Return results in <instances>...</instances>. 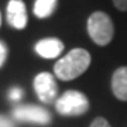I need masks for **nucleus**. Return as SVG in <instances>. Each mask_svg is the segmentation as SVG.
Wrapping results in <instances>:
<instances>
[{"label":"nucleus","mask_w":127,"mask_h":127,"mask_svg":"<svg viewBox=\"0 0 127 127\" xmlns=\"http://www.w3.org/2000/svg\"><path fill=\"white\" fill-rule=\"evenodd\" d=\"M91 54L83 48H73L54 65L55 76L61 81H72L86 72L91 65Z\"/></svg>","instance_id":"f257e3e1"},{"label":"nucleus","mask_w":127,"mask_h":127,"mask_svg":"<svg viewBox=\"0 0 127 127\" xmlns=\"http://www.w3.org/2000/svg\"><path fill=\"white\" fill-rule=\"evenodd\" d=\"M88 34L96 45L104 47L113 40L114 24L107 13L95 11L88 18Z\"/></svg>","instance_id":"f03ea898"},{"label":"nucleus","mask_w":127,"mask_h":127,"mask_svg":"<svg viewBox=\"0 0 127 127\" xmlns=\"http://www.w3.org/2000/svg\"><path fill=\"white\" fill-rule=\"evenodd\" d=\"M55 110L61 116H82L89 110V99L79 91H66L55 100Z\"/></svg>","instance_id":"7ed1b4c3"},{"label":"nucleus","mask_w":127,"mask_h":127,"mask_svg":"<svg viewBox=\"0 0 127 127\" xmlns=\"http://www.w3.org/2000/svg\"><path fill=\"white\" fill-rule=\"evenodd\" d=\"M13 119L17 122L32 123V124H40V126H47L51 123L50 112L41 106H35V104L16 106L13 109Z\"/></svg>","instance_id":"20e7f679"},{"label":"nucleus","mask_w":127,"mask_h":127,"mask_svg":"<svg viewBox=\"0 0 127 127\" xmlns=\"http://www.w3.org/2000/svg\"><path fill=\"white\" fill-rule=\"evenodd\" d=\"M34 89L38 96V99L44 103H51L57 100L58 93V85L54 75L48 72H41L34 78Z\"/></svg>","instance_id":"39448f33"},{"label":"nucleus","mask_w":127,"mask_h":127,"mask_svg":"<svg viewBox=\"0 0 127 127\" xmlns=\"http://www.w3.org/2000/svg\"><path fill=\"white\" fill-rule=\"evenodd\" d=\"M7 23L16 30H23L27 26V9L23 0H10L7 3Z\"/></svg>","instance_id":"423d86ee"},{"label":"nucleus","mask_w":127,"mask_h":127,"mask_svg":"<svg viewBox=\"0 0 127 127\" xmlns=\"http://www.w3.org/2000/svg\"><path fill=\"white\" fill-rule=\"evenodd\" d=\"M62 51H64V42L58 38H54V37L40 40L35 44V52L40 57L47 59L57 58Z\"/></svg>","instance_id":"0eeeda50"},{"label":"nucleus","mask_w":127,"mask_h":127,"mask_svg":"<svg viewBox=\"0 0 127 127\" xmlns=\"http://www.w3.org/2000/svg\"><path fill=\"white\" fill-rule=\"evenodd\" d=\"M113 95L122 102H127V66H120L112 76Z\"/></svg>","instance_id":"6e6552de"},{"label":"nucleus","mask_w":127,"mask_h":127,"mask_svg":"<svg viewBox=\"0 0 127 127\" xmlns=\"http://www.w3.org/2000/svg\"><path fill=\"white\" fill-rule=\"evenodd\" d=\"M58 0H35L34 14L38 18H48L57 9Z\"/></svg>","instance_id":"1a4fd4ad"},{"label":"nucleus","mask_w":127,"mask_h":127,"mask_svg":"<svg viewBox=\"0 0 127 127\" xmlns=\"http://www.w3.org/2000/svg\"><path fill=\"white\" fill-rule=\"evenodd\" d=\"M7 54H9V48L3 41H0V68L3 66V64L7 59Z\"/></svg>","instance_id":"9d476101"},{"label":"nucleus","mask_w":127,"mask_h":127,"mask_svg":"<svg viewBox=\"0 0 127 127\" xmlns=\"http://www.w3.org/2000/svg\"><path fill=\"white\" fill-rule=\"evenodd\" d=\"M9 97L10 100H13V102H17L23 97V91L20 89V88H13V89H10L9 92Z\"/></svg>","instance_id":"9b49d317"},{"label":"nucleus","mask_w":127,"mask_h":127,"mask_svg":"<svg viewBox=\"0 0 127 127\" xmlns=\"http://www.w3.org/2000/svg\"><path fill=\"white\" fill-rule=\"evenodd\" d=\"M89 127H112V126H110L109 122H107L104 117H96Z\"/></svg>","instance_id":"f8f14e48"},{"label":"nucleus","mask_w":127,"mask_h":127,"mask_svg":"<svg viewBox=\"0 0 127 127\" xmlns=\"http://www.w3.org/2000/svg\"><path fill=\"white\" fill-rule=\"evenodd\" d=\"M0 127H16L13 120L4 114H0Z\"/></svg>","instance_id":"ddd939ff"},{"label":"nucleus","mask_w":127,"mask_h":127,"mask_svg":"<svg viewBox=\"0 0 127 127\" xmlns=\"http://www.w3.org/2000/svg\"><path fill=\"white\" fill-rule=\"evenodd\" d=\"M113 4L120 11H127V0H113Z\"/></svg>","instance_id":"4468645a"},{"label":"nucleus","mask_w":127,"mask_h":127,"mask_svg":"<svg viewBox=\"0 0 127 127\" xmlns=\"http://www.w3.org/2000/svg\"><path fill=\"white\" fill-rule=\"evenodd\" d=\"M0 26H1V14H0Z\"/></svg>","instance_id":"2eb2a0df"}]
</instances>
